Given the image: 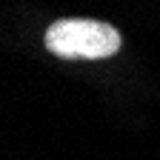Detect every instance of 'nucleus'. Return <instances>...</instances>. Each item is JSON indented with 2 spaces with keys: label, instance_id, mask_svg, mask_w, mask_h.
Instances as JSON below:
<instances>
[{
  "label": "nucleus",
  "instance_id": "1",
  "mask_svg": "<svg viewBox=\"0 0 160 160\" xmlns=\"http://www.w3.org/2000/svg\"><path fill=\"white\" fill-rule=\"evenodd\" d=\"M43 43L52 54L63 60H106L120 52L123 37L103 20L92 17H63L46 29Z\"/></svg>",
  "mask_w": 160,
  "mask_h": 160
}]
</instances>
